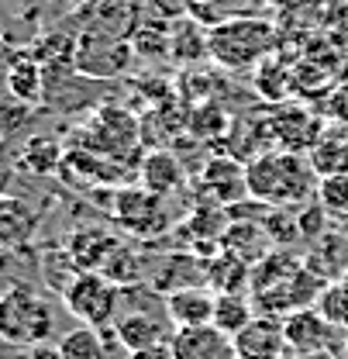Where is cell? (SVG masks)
Returning <instances> with one entry per match:
<instances>
[{
    "label": "cell",
    "mask_w": 348,
    "mask_h": 359,
    "mask_svg": "<svg viewBox=\"0 0 348 359\" xmlns=\"http://www.w3.org/2000/svg\"><path fill=\"white\" fill-rule=\"evenodd\" d=\"M317 173L297 152H262L245 166L249 197H256L269 208H300L310 197H317Z\"/></svg>",
    "instance_id": "1"
},
{
    "label": "cell",
    "mask_w": 348,
    "mask_h": 359,
    "mask_svg": "<svg viewBox=\"0 0 348 359\" xmlns=\"http://www.w3.org/2000/svg\"><path fill=\"white\" fill-rule=\"evenodd\" d=\"M55 332V308L35 287L14 283L0 294V342L14 349L42 346Z\"/></svg>",
    "instance_id": "2"
},
{
    "label": "cell",
    "mask_w": 348,
    "mask_h": 359,
    "mask_svg": "<svg viewBox=\"0 0 348 359\" xmlns=\"http://www.w3.org/2000/svg\"><path fill=\"white\" fill-rule=\"evenodd\" d=\"M62 304L80 325L111 328L118 321V308H121V287L97 269H83L62 290Z\"/></svg>",
    "instance_id": "3"
},
{
    "label": "cell",
    "mask_w": 348,
    "mask_h": 359,
    "mask_svg": "<svg viewBox=\"0 0 348 359\" xmlns=\"http://www.w3.org/2000/svg\"><path fill=\"white\" fill-rule=\"evenodd\" d=\"M269 48H272V28L256 18H231L207 35V52L231 69L259 62Z\"/></svg>",
    "instance_id": "4"
},
{
    "label": "cell",
    "mask_w": 348,
    "mask_h": 359,
    "mask_svg": "<svg viewBox=\"0 0 348 359\" xmlns=\"http://www.w3.org/2000/svg\"><path fill=\"white\" fill-rule=\"evenodd\" d=\"M335 325L317 311V308H300V311L283 318V335H286V353L304 356V353H335Z\"/></svg>",
    "instance_id": "5"
},
{
    "label": "cell",
    "mask_w": 348,
    "mask_h": 359,
    "mask_svg": "<svg viewBox=\"0 0 348 359\" xmlns=\"http://www.w3.org/2000/svg\"><path fill=\"white\" fill-rule=\"evenodd\" d=\"M114 218L125 228H131L134 235H141V238H152V235H159L169 224L162 197L145 190V187L141 190H121L114 197Z\"/></svg>",
    "instance_id": "6"
},
{
    "label": "cell",
    "mask_w": 348,
    "mask_h": 359,
    "mask_svg": "<svg viewBox=\"0 0 348 359\" xmlns=\"http://www.w3.org/2000/svg\"><path fill=\"white\" fill-rule=\"evenodd\" d=\"M173 359H238L235 339L221 332L218 325H197V328H176Z\"/></svg>",
    "instance_id": "7"
},
{
    "label": "cell",
    "mask_w": 348,
    "mask_h": 359,
    "mask_svg": "<svg viewBox=\"0 0 348 359\" xmlns=\"http://www.w3.org/2000/svg\"><path fill=\"white\" fill-rule=\"evenodd\" d=\"M235 349H238V359H283L286 356L283 321L272 314H256L235 335Z\"/></svg>",
    "instance_id": "8"
},
{
    "label": "cell",
    "mask_w": 348,
    "mask_h": 359,
    "mask_svg": "<svg viewBox=\"0 0 348 359\" xmlns=\"http://www.w3.org/2000/svg\"><path fill=\"white\" fill-rule=\"evenodd\" d=\"M114 335H118V346L125 349V353H134V349H145V346H159V342H169L173 339V321L162 314V318H155V314L148 311H131V314H121L114 325Z\"/></svg>",
    "instance_id": "9"
},
{
    "label": "cell",
    "mask_w": 348,
    "mask_h": 359,
    "mask_svg": "<svg viewBox=\"0 0 348 359\" xmlns=\"http://www.w3.org/2000/svg\"><path fill=\"white\" fill-rule=\"evenodd\" d=\"M39 231V215L35 208L18 197L0 190V249H25Z\"/></svg>",
    "instance_id": "10"
},
{
    "label": "cell",
    "mask_w": 348,
    "mask_h": 359,
    "mask_svg": "<svg viewBox=\"0 0 348 359\" xmlns=\"http://www.w3.org/2000/svg\"><path fill=\"white\" fill-rule=\"evenodd\" d=\"M83 32L93 39H118L125 42V35L134 25V4L131 0H93L83 11Z\"/></svg>",
    "instance_id": "11"
},
{
    "label": "cell",
    "mask_w": 348,
    "mask_h": 359,
    "mask_svg": "<svg viewBox=\"0 0 348 359\" xmlns=\"http://www.w3.org/2000/svg\"><path fill=\"white\" fill-rule=\"evenodd\" d=\"M166 314L173 321V328H197V325H211L214 321V294L204 287H179L166 294Z\"/></svg>",
    "instance_id": "12"
},
{
    "label": "cell",
    "mask_w": 348,
    "mask_h": 359,
    "mask_svg": "<svg viewBox=\"0 0 348 359\" xmlns=\"http://www.w3.org/2000/svg\"><path fill=\"white\" fill-rule=\"evenodd\" d=\"M121 245L107 235V231H100V228H83V231H76L73 238H69V245H66V256L73 259V266L80 269H100L107 266V259L118 252Z\"/></svg>",
    "instance_id": "13"
},
{
    "label": "cell",
    "mask_w": 348,
    "mask_h": 359,
    "mask_svg": "<svg viewBox=\"0 0 348 359\" xmlns=\"http://www.w3.org/2000/svg\"><path fill=\"white\" fill-rule=\"evenodd\" d=\"M111 342L114 328H93V325H76L59 339V356L62 359H111Z\"/></svg>",
    "instance_id": "14"
},
{
    "label": "cell",
    "mask_w": 348,
    "mask_h": 359,
    "mask_svg": "<svg viewBox=\"0 0 348 359\" xmlns=\"http://www.w3.org/2000/svg\"><path fill=\"white\" fill-rule=\"evenodd\" d=\"M317 177H348V132H324L310 145V159Z\"/></svg>",
    "instance_id": "15"
},
{
    "label": "cell",
    "mask_w": 348,
    "mask_h": 359,
    "mask_svg": "<svg viewBox=\"0 0 348 359\" xmlns=\"http://www.w3.org/2000/svg\"><path fill=\"white\" fill-rule=\"evenodd\" d=\"M141 187L145 190H152V194H159V197H169L179 190V183H183V170H179V163H176L169 152H152V156H145V163H141Z\"/></svg>",
    "instance_id": "16"
},
{
    "label": "cell",
    "mask_w": 348,
    "mask_h": 359,
    "mask_svg": "<svg viewBox=\"0 0 348 359\" xmlns=\"http://www.w3.org/2000/svg\"><path fill=\"white\" fill-rule=\"evenodd\" d=\"M252 318H256V314H252V304H249V297H245L242 290L214 294V321H211V325H218L221 332H228L231 339H235Z\"/></svg>",
    "instance_id": "17"
},
{
    "label": "cell",
    "mask_w": 348,
    "mask_h": 359,
    "mask_svg": "<svg viewBox=\"0 0 348 359\" xmlns=\"http://www.w3.org/2000/svg\"><path fill=\"white\" fill-rule=\"evenodd\" d=\"M7 90H11V97H18L25 104H35L42 97V66L35 59H18L7 69Z\"/></svg>",
    "instance_id": "18"
},
{
    "label": "cell",
    "mask_w": 348,
    "mask_h": 359,
    "mask_svg": "<svg viewBox=\"0 0 348 359\" xmlns=\"http://www.w3.org/2000/svg\"><path fill=\"white\" fill-rule=\"evenodd\" d=\"M328 218L348 222V177H321L317 180V197H314Z\"/></svg>",
    "instance_id": "19"
},
{
    "label": "cell",
    "mask_w": 348,
    "mask_h": 359,
    "mask_svg": "<svg viewBox=\"0 0 348 359\" xmlns=\"http://www.w3.org/2000/svg\"><path fill=\"white\" fill-rule=\"evenodd\" d=\"M314 308L324 314L338 332H345L348 335V287L342 280H335V283H328L324 290H321V297L314 301Z\"/></svg>",
    "instance_id": "20"
},
{
    "label": "cell",
    "mask_w": 348,
    "mask_h": 359,
    "mask_svg": "<svg viewBox=\"0 0 348 359\" xmlns=\"http://www.w3.org/2000/svg\"><path fill=\"white\" fill-rule=\"evenodd\" d=\"M21 163H25L28 170H35V173H48V170H55V163H59V149H55L48 138H32L28 149H25V156H21Z\"/></svg>",
    "instance_id": "21"
},
{
    "label": "cell",
    "mask_w": 348,
    "mask_h": 359,
    "mask_svg": "<svg viewBox=\"0 0 348 359\" xmlns=\"http://www.w3.org/2000/svg\"><path fill=\"white\" fill-rule=\"evenodd\" d=\"M125 359H173V346L169 342H159V346H145V349H134Z\"/></svg>",
    "instance_id": "22"
},
{
    "label": "cell",
    "mask_w": 348,
    "mask_h": 359,
    "mask_svg": "<svg viewBox=\"0 0 348 359\" xmlns=\"http://www.w3.org/2000/svg\"><path fill=\"white\" fill-rule=\"evenodd\" d=\"M18 359H62V356H59V346L42 342V346H28V349H21V356Z\"/></svg>",
    "instance_id": "23"
},
{
    "label": "cell",
    "mask_w": 348,
    "mask_h": 359,
    "mask_svg": "<svg viewBox=\"0 0 348 359\" xmlns=\"http://www.w3.org/2000/svg\"><path fill=\"white\" fill-rule=\"evenodd\" d=\"M73 4H76V7H87V4H93V0H73Z\"/></svg>",
    "instance_id": "24"
},
{
    "label": "cell",
    "mask_w": 348,
    "mask_h": 359,
    "mask_svg": "<svg viewBox=\"0 0 348 359\" xmlns=\"http://www.w3.org/2000/svg\"><path fill=\"white\" fill-rule=\"evenodd\" d=\"M342 353H345V359H348V335H345V346H342Z\"/></svg>",
    "instance_id": "25"
},
{
    "label": "cell",
    "mask_w": 348,
    "mask_h": 359,
    "mask_svg": "<svg viewBox=\"0 0 348 359\" xmlns=\"http://www.w3.org/2000/svg\"><path fill=\"white\" fill-rule=\"evenodd\" d=\"M342 283H345V287H348V273H345V280H342Z\"/></svg>",
    "instance_id": "26"
}]
</instances>
